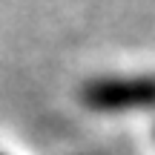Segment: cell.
Returning a JSON list of instances; mask_svg holds the SVG:
<instances>
[{
  "mask_svg": "<svg viewBox=\"0 0 155 155\" xmlns=\"http://www.w3.org/2000/svg\"><path fill=\"white\" fill-rule=\"evenodd\" d=\"M83 104L101 112L155 106V78H98L83 86Z\"/></svg>",
  "mask_w": 155,
  "mask_h": 155,
  "instance_id": "1",
  "label": "cell"
},
{
  "mask_svg": "<svg viewBox=\"0 0 155 155\" xmlns=\"http://www.w3.org/2000/svg\"><path fill=\"white\" fill-rule=\"evenodd\" d=\"M0 155H3V152H0Z\"/></svg>",
  "mask_w": 155,
  "mask_h": 155,
  "instance_id": "2",
  "label": "cell"
}]
</instances>
